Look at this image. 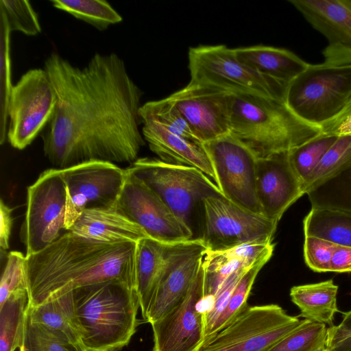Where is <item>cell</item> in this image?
Returning <instances> with one entry per match:
<instances>
[{"label": "cell", "instance_id": "ac0fdd59", "mask_svg": "<svg viewBox=\"0 0 351 351\" xmlns=\"http://www.w3.org/2000/svg\"><path fill=\"white\" fill-rule=\"evenodd\" d=\"M289 152L257 159L256 190L261 213L276 223L305 194L303 184L291 164Z\"/></svg>", "mask_w": 351, "mask_h": 351}, {"label": "cell", "instance_id": "2e32d148", "mask_svg": "<svg viewBox=\"0 0 351 351\" xmlns=\"http://www.w3.org/2000/svg\"><path fill=\"white\" fill-rule=\"evenodd\" d=\"M206 249L200 238L171 245L145 321L151 324L184 298L202 267Z\"/></svg>", "mask_w": 351, "mask_h": 351}, {"label": "cell", "instance_id": "d6a6232c", "mask_svg": "<svg viewBox=\"0 0 351 351\" xmlns=\"http://www.w3.org/2000/svg\"><path fill=\"white\" fill-rule=\"evenodd\" d=\"M326 337L325 324L304 319L268 351H323L326 348Z\"/></svg>", "mask_w": 351, "mask_h": 351}, {"label": "cell", "instance_id": "7a4b0ae2", "mask_svg": "<svg viewBox=\"0 0 351 351\" xmlns=\"http://www.w3.org/2000/svg\"><path fill=\"white\" fill-rule=\"evenodd\" d=\"M137 243H106L67 231L40 252L26 256L29 305L75 289L117 280L136 289Z\"/></svg>", "mask_w": 351, "mask_h": 351}, {"label": "cell", "instance_id": "30bf717a", "mask_svg": "<svg viewBox=\"0 0 351 351\" xmlns=\"http://www.w3.org/2000/svg\"><path fill=\"white\" fill-rule=\"evenodd\" d=\"M57 96L47 71L32 69L13 85L8 102L7 138L17 149L29 145L52 118Z\"/></svg>", "mask_w": 351, "mask_h": 351}, {"label": "cell", "instance_id": "5bb4252c", "mask_svg": "<svg viewBox=\"0 0 351 351\" xmlns=\"http://www.w3.org/2000/svg\"><path fill=\"white\" fill-rule=\"evenodd\" d=\"M125 170L126 179L115 205L119 211L149 238L160 242L177 243L195 239L191 230L151 189Z\"/></svg>", "mask_w": 351, "mask_h": 351}, {"label": "cell", "instance_id": "3957f363", "mask_svg": "<svg viewBox=\"0 0 351 351\" xmlns=\"http://www.w3.org/2000/svg\"><path fill=\"white\" fill-rule=\"evenodd\" d=\"M230 134L261 158L289 152L323 132L295 114L285 97L232 94Z\"/></svg>", "mask_w": 351, "mask_h": 351}, {"label": "cell", "instance_id": "4fadbf2b", "mask_svg": "<svg viewBox=\"0 0 351 351\" xmlns=\"http://www.w3.org/2000/svg\"><path fill=\"white\" fill-rule=\"evenodd\" d=\"M222 195L239 206L261 215L256 190L257 158L231 134L204 143Z\"/></svg>", "mask_w": 351, "mask_h": 351}, {"label": "cell", "instance_id": "484cf974", "mask_svg": "<svg viewBox=\"0 0 351 351\" xmlns=\"http://www.w3.org/2000/svg\"><path fill=\"white\" fill-rule=\"evenodd\" d=\"M27 316L32 322L64 335L71 342L82 347L73 290L49 298L37 306L29 304Z\"/></svg>", "mask_w": 351, "mask_h": 351}, {"label": "cell", "instance_id": "52a82bcc", "mask_svg": "<svg viewBox=\"0 0 351 351\" xmlns=\"http://www.w3.org/2000/svg\"><path fill=\"white\" fill-rule=\"evenodd\" d=\"M188 57L191 81L232 94L285 97L288 84L265 77L244 65L237 60L233 49L226 45L191 47Z\"/></svg>", "mask_w": 351, "mask_h": 351}, {"label": "cell", "instance_id": "d4e9b609", "mask_svg": "<svg viewBox=\"0 0 351 351\" xmlns=\"http://www.w3.org/2000/svg\"><path fill=\"white\" fill-rule=\"evenodd\" d=\"M252 265L250 250L245 244L221 251L206 249L202 267L204 273L206 310L230 276L240 269L250 268Z\"/></svg>", "mask_w": 351, "mask_h": 351}, {"label": "cell", "instance_id": "f1b7e54d", "mask_svg": "<svg viewBox=\"0 0 351 351\" xmlns=\"http://www.w3.org/2000/svg\"><path fill=\"white\" fill-rule=\"evenodd\" d=\"M350 166L351 135L337 136L304 183V193L315 191Z\"/></svg>", "mask_w": 351, "mask_h": 351}, {"label": "cell", "instance_id": "60d3db41", "mask_svg": "<svg viewBox=\"0 0 351 351\" xmlns=\"http://www.w3.org/2000/svg\"><path fill=\"white\" fill-rule=\"evenodd\" d=\"M326 348L330 351H351V310L343 313L339 325L327 328Z\"/></svg>", "mask_w": 351, "mask_h": 351}, {"label": "cell", "instance_id": "8992f818", "mask_svg": "<svg viewBox=\"0 0 351 351\" xmlns=\"http://www.w3.org/2000/svg\"><path fill=\"white\" fill-rule=\"evenodd\" d=\"M151 189L193 232V218L204 198L222 194L206 174L193 167L140 158L126 169Z\"/></svg>", "mask_w": 351, "mask_h": 351}, {"label": "cell", "instance_id": "b9f144b4", "mask_svg": "<svg viewBox=\"0 0 351 351\" xmlns=\"http://www.w3.org/2000/svg\"><path fill=\"white\" fill-rule=\"evenodd\" d=\"M12 224V209L1 199L0 201V247L1 253L5 252L9 249Z\"/></svg>", "mask_w": 351, "mask_h": 351}, {"label": "cell", "instance_id": "d590c367", "mask_svg": "<svg viewBox=\"0 0 351 351\" xmlns=\"http://www.w3.org/2000/svg\"><path fill=\"white\" fill-rule=\"evenodd\" d=\"M1 22V118L0 143L3 144L7 135L8 107L13 85L11 83L10 34L4 16L0 13Z\"/></svg>", "mask_w": 351, "mask_h": 351}, {"label": "cell", "instance_id": "836d02e7", "mask_svg": "<svg viewBox=\"0 0 351 351\" xmlns=\"http://www.w3.org/2000/svg\"><path fill=\"white\" fill-rule=\"evenodd\" d=\"M271 257V256L263 257L243 274L230 296L225 309L216 321L210 337L231 322L247 305V300L255 279Z\"/></svg>", "mask_w": 351, "mask_h": 351}, {"label": "cell", "instance_id": "9c48e42d", "mask_svg": "<svg viewBox=\"0 0 351 351\" xmlns=\"http://www.w3.org/2000/svg\"><path fill=\"white\" fill-rule=\"evenodd\" d=\"M66 204V189L60 169L44 171L27 188L26 210L20 230L25 256L40 252L63 234Z\"/></svg>", "mask_w": 351, "mask_h": 351}, {"label": "cell", "instance_id": "8d00e7d4", "mask_svg": "<svg viewBox=\"0 0 351 351\" xmlns=\"http://www.w3.org/2000/svg\"><path fill=\"white\" fill-rule=\"evenodd\" d=\"M0 13L4 16L11 32L18 31L27 36L41 32L38 15L28 1L1 0Z\"/></svg>", "mask_w": 351, "mask_h": 351}, {"label": "cell", "instance_id": "cb8c5ba5", "mask_svg": "<svg viewBox=\"0 0 351 351\" xmlns=\"http://www.w3.org/2000/svg\"><path fill=\"white\" fill-rule=\"evenodd\" d=\"M338 286L332 279L291 287V301L299 308L300 317L306 319L333 326L338 312L337 295Z\"/></svg>", "mask_w": 351, "mask_h": 351}, {"label": "cell", "instance_id": "44dd1931", "mask_svg": "<svg viewBox=\"0 0 351 351\" xmlns=\"http://www.w3.org/2000/svg\"><path fill=\"white\" fill-rule=\"evenodd\" d=\"M69 231L106 243L133 241L149 237L145 231L114 206L89 208L83 211Z\"/></svg>", "mask_w": 351, "mask_h": 351}, {"label": "cell", "instance_id": "8fae6325", "mask_svg": "<svg viewBox=\"0 0 351 351\" xmlns=\"http://www.w3.org/2000/svg\"><path fill=\"white\" fill-rule=\"evenodd\" d=\"M200 239L207 250L221 251L243 243L272 242L278 223L233 203L222 194L202 201Z\"/></svg>", "mask_w": 351, "mask_h": 351}, {"label": "cell", "instance_id": "ee69618b", "mask_svg": "<svg viewBox=\"0 0 351 351\" xmlns=\"http://www.w3.org/2000/svg\"><path fill=\"white\" fill-rule=\"evenodd\" d=\"M323 351H330L328 349L325 348Z\"/></svg>", "mask_w": 351, "mask_h": 351}, {"label": "cell", "instance_id": "6da1fadb", "mask_svg": "<svg viewBox=\"0 0 351 351\" xmlns=\"http://www.w3.org/2000/svg\"><path fill=\"white\" fill-rule=\"evenodd\" d=\"M57 96L41 134L45 157L62 169L91 160L132 163L145 140L140 131L142 91L116 53L95 54L86 66L57 53L45 62Z\"/></svg>", "mask_w": 351, "mask_h": 351}, {"label": "cell", "instance_id": "603a6c76", "mask_svg": "<svg viewBox=\"0 0 351 351\" xmlns=\"http://www.w3.org/2000/svg\"><path fill=\"white\" fill-rule=\"evenodd\" d=\"M171 244L149 237L137 242L136 291L144 320Z\"/></svg>", "mask_w": 351, "mask_h": 351}, {"label": "cell", "instance_id": "f546056e", "mask_svg": "<svg viewBox=\"0 0 351 351\" xmlns=\"http://www.w3.org/2000/svg\"><path fill=\"white\" fill-rule=\"evenodd\" d=\"M52 5L99 30L122 21V16L105 0H52Z\"/></svg>", "mask_w": 351, "mask_h": 351}, {"label": "cell", "instance_id": "4316f807", "mask_svg": "<svg viewBox=\"0 0 351 351\" xmlns=\"http://www.w3.org/2000/svg\"><path fill=\"white\" fill-rule=\"evenodd\" d=\"M305 236H313L339 245L351 247V212L312 206L303 221Z\"/></svg>", "mask_w": 351, "mask_h": 351}, {"label": "cell", "instance_id": "7c38bea8", "mask_svg": "<svg viewBox=\"0 0 351 351\" xmlns=\"http://www.w3.org/2000/svg\"><path fill=\"white\" fill-rule=\"evenodd\" d=\"M66 189L65 228L87 208L114 206L126 179L115 163L91 160L60 169Z\"/></svg>", "mask_w": 351, "mask_h": 351}, {"label": "cell", "instance_id": "74e56055", "mask_svg": "<svg viewBox=\"0 0 351 351\" xmlns=\"http://www.w3.org/2000/svg\"><path fill=\"white\" fill-rule=\"evenodd\" d=\"M27 289L26 256L18 251L7 255L0 282V306L14 292Z\"/></svg>", "mask_w": 351, "mask_h": 351}, {"label": "cell", "instance_id": "9a60e30c", "mask_svg": "<svg viewBox=\"0 0 351 351\" xmlns=\"http://www.w3.org/2000/svg\"><path fill=\"white\" fill-rule=\"evenodd\" d=\"M204 273L202 267L184 298L151 324L152 351H200L206 340Z\"/></svg>", "mask_w": 351, "mask_h": 351}, {"label": "cell", "instance_id": "277c9868", "mask_svg": "<svg viewBox=\"0 0 351 351\" xmlns=\"http://www.w3.org/2000/svg\"><path fill=\"white\" fill-rule=\"evenodd\" d=\"M76 319L85 351H120L138 324L136 289L112 280L73 290Z\"/></svg>", "mask_w": 351, "mask_h": 351}, {"label": "cell", "instance_id": "e0dca14e", "mask_svg": "<svg viewBox=\"0 0 351 351\" xmlns=\"http://www.w3.org/2000/svg\"><path fill=\"white\" fill-rule=\"evenodd\" d=\"M232 95L219 88L190 80L167 98L205 143L230 133Z\"/></svg>", "mask_w": 351, "mask_h": 351}, {"label": "cell", "instance_id": "83f0119b", "mask_svg": "<svg viewBox=\"0 0 351 351\" xmlns=\"http://www.w3.org/2000/svg\"><path fill=\"white\" fill-rule=\"evenodd\" d=\"M27 289L12 293L0 306V351H15L21 344L27 310Z\"/></svg>", "mask_w": 351, "mask_h": 351}, {"label": "cell", "instance_id": "d6986e66", "mask_svg": "<svg viewBox=\"0 0 351 351\" xmlns=\"http://www.w3.org/2000/svg\"><path fill=\"white\" fill-rule=\"evenodd\" d=\"M141 124L145 141L159 159L171 164L195 167L217 184L215 172L204 144L189 141L152 121L141 120Z\"/></svg>", "mask_w": 351, "mask_h": 351}, {"label": "cell", "instance_id": "ba28073f", "mask_svg": "<svg viewBox=\"0 0 351 351\" xmlns=\"http://www.w3.org/2000/svg\"><path fill=\"white\" fill-rule=\"evenodd\" d=\"M302 320L287 314L278 304L247 305L231 322L206 339L200 351H268Z\"/></svg>", "mask_w": 351, "mask_h": 351}, {"label": "cell", "instance_id": "ffe728a7", "mask_svg": "<svg viewBox=\"0 0 351 351\" xmlns=\"http://www.w3.org/2000/svg\"><path fill=\"white\" fill-rule=\"evenodd\" d=\"M329 45L351 49V0H289Z\"/></svg>", "mask_w": 351, "mask_h": 351}, {"label": "cell", "instance_id": "1f68e13d", "mask_svg": "<svg viewBox=\"0 0 351 351\" xmlns=\"http://www.w3.org/2000/svg\"><path fill=\"white\" fill-rule=\"evenodd\" d=\"M20 351H85L64 335L32 322L26 314Z\"/></svg>", "mask_w": 351, "mask_h": 351}, {"label": "cell", "instance_id": "4dcf8cb0", "mask_svg": "<svg viewBox=\"0 0 351 351\" xmlns=\"http://www.w3.org/2000/svg\"><path fill=\"white\" fill-rule=\"evenodd\" d=\"M140 121L149 120L189 141L204 144L175 105L167 98L147 101L139 110Z\"/></svg>", "mask_w": 351, "mask_h": 351}, {"label": "cell", "instance_id": "7bdbcfd3", "mask_svg": "<svg viewBox=\"0 0 351 351\" xmlns=\"http://www.w3.org/2000/svg\"><path fill=\"white\" fill-rule=\"evenodd\" d=\"M330 272H351V247L337 245L331 260Z\"/></svg>", "mask_w": 351, "mask_h": 351}, {"label": "cell", "instance_id": "ab89813d", "mask_svg": "<svg viewBox=\"0 0 351 351\" xmlns=\"http://www.w3.org/2000/svg\"><path fill=\"white\" fill-rule=\"evenodd\" d=\"M337 244L313 236H305L304 256L307 266L315 272H330L331 260Z\"/></svg>", "mask_w": 351, "mask_h": 351}, {"label": "cell", "instance_id": "e575fe53", "mask_svg": "<svg viewBox=\"0 0 351 351\" xmlns=\"http://www.w3.org/2000/svg\"><path fill=\"white\" fill-rule=\"evenodd\" d=\"M337 136L321 134L289 152L291 164L303 184Z\"/></svg>", "mask_w": 351, "mask_h": 351}, {"label": "cell", "instance_id": "5b68a950", "mask_svg": "<svg viewBox=\"0 0 351 351\" xmlns=\"http://www.w3.org/2000/svg\"><path fill=\"white\" fill-rule=\"evenodd\" d=\"M351 98V63L309 64L289 83L285 100L299 117L322 127L343 109Z\"/></svg>", "mask_w": 351, "mask_h": 351}, {"label": "cell", "instance_id": "f35d334b", "mask_svg": "<svg viewBox=\"0 0 351 351\" xmlns=\"http://www.w3.org/2000/svg\"><path fill=\"white\" fill-rule=\"evenodd\" d=\"M328 190L330 196L314 207L343 210L351 212V166L339 176L325 183L316 190ZM315 190V191H316Z\"/></svg>", "mask_w": 351, "mask_h": 351}, {"label": "cell", "instance_id": "7402d4cb", "mask_svg": "<svg viewBox=\"0 0 351 351\" xmlns=\"http://www.w3.org/2000/svg\"><path fill=\"white\" fill-rule=\"evenodd\" d=\"M237 60L261 75L289 84L309 63L284 48L256 45L233 49Z\"/></svg>", "mask_w": 351, "mask_h": 351}]
</instances>
